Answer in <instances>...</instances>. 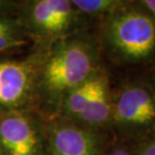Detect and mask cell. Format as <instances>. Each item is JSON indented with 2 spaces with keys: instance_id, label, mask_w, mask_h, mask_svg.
Segmentation results:
<instances>
[{
  "instance_id": "obj_1",
  "label": "cell",
  "mask_w": 155,
  "mask_h": 155,
  "mask_svg": "<svg viewBox=\"0 0 155 155\" xmlns=\"http://www.w3.org/2000/svg\"><path fill=\"white\" fill-rule=\"evenodd\" d=\"M107 37L128 60H146L155 51V19L150 13L135 9L118 13L108 23Z\"/></svg>"
},
{
  "instance_id": "obj_2",
  "label": "cell",
  "mask_w": 155,
  "mask_h": 155,
  "mask_svg": "<svg viewBox=\"0 0 155 155\" xmlns=\"http://www.w3.org/2000/svg\"><path fill=\"white\" fill-rule=\"evenodd\" d=\"M94 54L90 46L74 41L59 48L49 59L44 71L47 86L53 91L72 90L92 75Z\"/></svg>"
},
{
  "instance_id": "obj_3",
  "label": "cell",
  "mask_w": 155,
  "mask_h": 155,
  "mask_svg": "<svg viewBox=\"0 0 155 155\" xmlns=\"http://www.w3.org/2000/svg\"><path fill=\"white\" fill-rule=\"evenodd\" d=\"M114 119L138 129L155 127V91L142 86L126 88L115 103Z\"/></svg>"
},
{
  "instance_id": "obj_4",
  "label": "cell",
  "mask_w": 155,
  "mask_h": 155,
  "mask_svg": "<svg viewBox=\"0 0 155 155\" xmlns=\"http://www.w3.org/2000/svg\"><path fill=\"white\" fill-rule=\"evenodd\" d=\"M0 140L9 155H35L37 137L29 121L11 116L0 123Z\"/></svg>"
},
{
  "instance_id": "obj_5",
  "label": "cell",
  "mask_w": 155,
  "mask_h": 155,
  "mask_svg": "<svg viewBox=\"0 0 155 155\" xmlns=\"http://www.w3.org/2000/svg\"><path fill=\"white\" fill-rule=\"evenodd\" d=\"M73 15L68 0H35L31 9L32 21L45 31L63 30L70 23Z\"/></svg>"
},
{
  "instance_id": "obj_6",
  "label": "cell",
  "mask_w": 155,
  "mask_h": 155,
  "mask_svg": "<svg viewBox=\"0 0 155 155\" xmlns=\"http://www.w3.org/2000/svg\"><path fill=\"white\" fill-rule=\"evenodd\" d=\"M51 152L52 155H96V140L77 127H60L52 133Z\"/></svg>"
},
{
  "instance_id": "obj_7",
  "label": "cell",
  "mask_w": 155,
  "mask_h": 155,
  "mask_svg": "<svg viewBox=\"0 0 155 155\" xmlns=\"http://www.w3.org/2000/svg\"><path fill=\"white\" fill-rule=\"evenodd\" d=\"M29 71L21 62H0V104L13 105L20 101L27 91Z\"/></svg>"
},
{
  "instance_id": "obj_8",
  "label": "cell",
  "mask_w": 155,
  "mask_h": 155,
  "mask_svg": "<svg viewBox=\"0 0 155 155\" xmlns=\"http://www.w3.org/2000/svg\"><path fill=\"white\" fill-rule=\"evenodd\" d=\"M110 112L111 105L108 95L107 81L105 77L101 76L94 92L79 114V117L88 123L99 124L109 118Z\"/></svg>"
},
{
  "instance_id": "obj_9",
  "label": "cell",
  "mask_w": 155,
  "mask_h": 155,
  "mask_svg": "<svg viewBox=\"0 0 155 155\" xmlns=\"http://www.w3.org/2000/svg\"><path fill=\"white\" fill-rule=\"evenodd\" d=\"M100 77L101 76H91L83 83L72 89L66 100L67 108L72 114L79 116L88 99L94 92Z\"/></svg>"
},
{
  "instance_id": "obj_10",
  "label": "cell",
  "mask_w": 155,
  "mask_h": 155,
  "mask_svg": "<svg viewBox=\"0 0 155 155\" xmlns=\"http://www.w3.org/2000/svg\"><path fill=\"white\" fill-rule=\"evenodd\" d=\"M68 1L82 12L97 14L114 8L123 0H68Z\"/></svg>"
},
{
  "instance_id": "obj_11",
  "label": "cell",
  "mask_w": 155,
  "mask_h": 155,
  "mask_svg": "<svg viewBox=\"0 0 155 155\" xmlns=\"http://www.w3.org/2000/svg\"><path fill=\"white\" fill-rule=\"evenodd\" d=\"M22 44H24V41L13 37L10 32L0 33V51L17 47V46H20Z\"/></svg>"
},
{
  "instance_id": "obj_12",
  "label": "cell",
  "mask_w": 155,
  "mask_h": 155,
  "mask_svg": "<svg viewBox=\"0 0 155 155\" xmlns=\"http://www.w3.org/2000/svg\"><path fill=\"white\" fill-rule=\"evenodd\" d=\"M139 155H155V139L145 144L141 149Z\"/></svg>"
},
{
  "instance_id": "obj_13",
  "label": "cell",
  "mask_w": 155,
  "mask_h": 155,
  "mask_svg": "<svg viewBox=\"0 0 155 155\" xmlns=\"http://www.w3.org/2000/svg\"><path fill=\"white\" fill-rule=\"evenodd\" d=\"M146 8L149 10V13L155 19V0H141Z\"/></svg>"
},
{
  "instance_id": "obj_14",
  "label": "cell",
  "mask_w": 155,
  "mask_h": 155,
  "mask_svg": "<svg viewBox=\"0 0 155 155\" xmlns=\"http://www.w3.org/2000/svg\"><path fill=\"white\" fill-rule=\"evenodd\" d=\"M10 29H11V26L9 25L8 22L0 19V33H3V32H10Z\"/></svg>"
},
{
  "instance_id": "obj_15",
  "label": "cell",
  "mask_w": 155,
  "mask_h": 155,
  "mask_svg": "<svg viewBox=\"0 0 155 155\" xmlns=\"http://www.w3.org/2000/svg\"><path fill=\"white\" fill-rule=\"evenodd\" d=\"M109 155H131L127 150L123 149V148H118V149L113 150Z\"/></svg>"
},
{
  "instance_id": "obj_16",
  "label": "cell",
  "mask_w": 155,
  "mask_h": 155,
  "mask_svg": "<svg viewBox=\"0 0 155 155\" xmlns=\"http://www.w3.org/2000/svg\"><path fill=\"white\" fill-rule=\"evenodd\" d=\"M153 83H154V91H155V71H154V75H153Z\"/></svg>"
},
{
  "instance_id": "obj_17",
  "label": "cell",
  "mask_w": 155,
  "mask_h": 155,
  "mask_svg": "<svg viewBox=\"0 0 155 155\" xmlns=\"http://www.w3.org/2000/svg\"><path fill=\"white\" fill-rule=\"evenodd\" d=\"M2 3H3V0H0V5H1Z\"/></svg>"
}]
</instances>
